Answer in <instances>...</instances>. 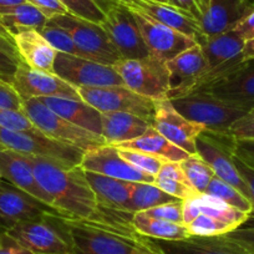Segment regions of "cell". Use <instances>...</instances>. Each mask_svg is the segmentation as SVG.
I'll use <instances>...</instances> for the list:
<instances>
[{
    "label": "cell",
    "mask_w": 254,
    "mask_h": 254,
    "mask_svg": "<svg viewBox=\"0 0 254 254\" xmlns=\"http://www.w3.org/2000/svg\"><path fill=\"white\" fill-rule=\"evenodd\" d=\"M0 148H9L31 157L48 161L63 168L81 165L85 151L49 137L41 131L16 132L0 128Z\"/></svg>",
    "instance_id": "obj_3"
},
{
    "label": "cell",
    "mask_w": 254,
    "mask_h": 254,
    "mask_svg": "<svg viewBox=\"0 0 254 254\" xmlns=\"http://www.w3.org/2000/svg\"><path fill=\"white\" fill-rule=\"evenodd\" d=\"M143 212L148 214V216L155 217V218L183 224V201H181V199L168 202V203L153 207V208H150Z\"/></svg>",
    "instance_id": "obj_42"
},
{
    "label": "cell",
    "mask_w": 254,
    "mask_h": 254,
    "mask_svg": "<svg viewBox=\"0 0 254 254\" xmlns=\"http://www.w3.org/2000/svg\"><path fill=\"white\" fill-rule=\"evenodd\" d=\"M49 19L30 3L0 8V28L10 36L25 30L41 31Z\"/></svg>",
    "instance_id": "obj_30"
},
{
    "label": "cell",
    "mask_w": 254,
    "mask_h": 254,
    "mask_svg": "<svg viewBox=\"0 0 254 254\" xmlns=\"http://www.w3.org/2000/svg\"><path fill=\"white\" fill-rule=\"evenodd\" d=\"M46 107L65 120L85 130L101 135V112L82 99L69 97H39Z\"/></svg>",
    "instance_id": "obj_25"
},
{
    "label": "cell",
    "mask_w": 254,
    "mask_h": 254,
    "mask_svg": "<svg viewBox=\"0 0 254 254\" xmlns=\"http://www.w3.org/2000/svg\"><path fill=\"white\" fill-rule=\"evenodd\" d=\"M233 153L244 165L254 170V140H234Z\"/></svg>",
    "instance_id": "obj_49"
},
{
    "label": "cell",
    "mask_w": 254,
    "mask_h": 254,
    "mask_svg": "<svg viewBox=\"0 0 254 254\" xmlns=\"http://www.w3.org/2000/svg\"><path fill=\"white\" fill-rule=\"evenodd\" d=\"M26 1L38 8L48 19L69 13L66 6L64 5L60 0H26Z\"/></svg>",
    "instance_id": "obj_48"
},
{
    "label": "cell",
    "mask_w": 254,
    "mask_h": 254,
    "mask_svg": "<svg viewBox=\"0 0 254 254\" xmlns=\"http://www.w3.org/2000/svg\"><path fill=\"white\" fill-rule=\"evenodd\" d=\"M152 241L162 254H251L224 236H190L180 241Z\"/></svg>",
    "instance_id": "obj_23"
},
{
    "label": "cell",
    "mask_w": 254,
    "mask_h": 254,
    "mask_svg": "<svg viewBox=\"0 0 254 254\" xmlns=\"http://www.w3.org/2000/svg\"><path fill=\"white\" fill-rule=\"evenodd\" d=\"M196 203L198 207L199 214H206V216L226 222L229 226L233 227V229L246 223L251 217V214L244 213V212L229 206L218 197L207 193H199L198 196H196Z\"/></svg>",
    "instance_id": "obj_33"
},
{
    "label": "cell",
    "mask_w": 254,
    "mask_h": 254,
    "mask_svg": "<svg viewBox=\"0 0 254 254\" xmlns=\"http://www.w3.org/2000/svg\"><path fill=\"white\" fill-rule=\"evenodd\" d=\"M187 227L190 236L201 237H212V236H223L228 232L233 231V227L229 226L226 222H222L213 217L199 214L193 222H190Z\"/></svg>",
    "instance_id": "obj_38"
},
{
    "label": "cell",
    "mask_w": 254,
    "mask_h": 254,
    "mask_svg": "<svg viewBox=\"0 0 254 254\" xmlns=\"http://www.w3.org/2000/svg\"><path fill=\"white\" fill-rule=\"evenodd\" d=\"M132 226L138 234L151 239L163 241H180L190 237L185 224L173 223L155 218L145 212H136L132 216Z\"/></svg>",
    "instance_id": "obj_31"
},
{
    "label": "cell",
    "mask_w": 254,
    "mask_h": 254,
    "mask_svg": "<svg viewBox=\"0 0 254 254\" xmlns=\"http://www.w3.org/2000/svg\"><path fill=\"white\" fill-rule=\"evenodd\" d=\"M166 3L173 8L178 9V10L183 11V13L188 14L199 23V20L208 8L209 0H166Z\"/></svg>",
    "instance_id": "obj_44"
},
{
    "label": "cell",
    "mask_w": 254,
    "mask_h": 254,
    "mask_svg": "<svg viewBox=\"0 0 254 254\" xmlns=\"http://www.w3.org/2000/svg\"><path fill=\"white\" fill-rule=\"evenodd\" d=\"M232 30L236 31L244 41L254 39V8L249 10Z\"/></svg>",
    "instance_id": "obj_50"
},
{
    "label": "cell",
    "mask_w": 254,
    "mask_h": 254,
    "mask_svg": "<svg viewBox=\"0 0 254 254\" xmlns=\"http://www.w3.org/2000/svg\"><path fill=\"white\" fill-rule=\"evenodd\" d=\"M44 38L50 43V45L55 49L58 53L69 54V55L79 56V58H85L81 51L77 49L76 44L72 40L71 35L63 28L54 25L49 23L45 25V28L40 31ZM86 59V58H85Z\"/></svg>",
    "instance_id": "obj_37"
},
{
    "label": "cell",
    "mask_w": 254,
    "mask_h": 254,
    "mask_svg": "<svg viewBox=\"0 0 254 254\" xmlns=\"http://www.w3.org/2000/svg\"><path fill=\"white\" fill-rule=\"evenodd\" d=\"M223 236L229 241L241 246L248 253L254 254V226L243 227L242 224L241 227L223 234Z\"/></svg>",
    "instance_id": "obj_45"
},
{
    "label": "cell",
    "mask_w": 254,
    "mask_h": 254,
    "mask_svg": "<svg viewBox=\"0 0 254 254\" xmlns=\"http://www.w3.org/2000/svg\"><path fill=\"white\" fill-rule=\"evenodd\" d=\"M204 193L218 197L222 201L226 202L227 204L239 209V211L244 212V213H253V206H252L251 201H248V199H247L238 190H236L233 186L228 185V183L222 181L221 178H218L217 176H214V177L212 178V181L209 182L208 187H207Z\"/></svg>",
    "instance_id": "obj_36"
},
{
    "label": "cell",
    "mask_w": 254,
    "mask_h": 254,
    "mask_svg": "<svg viewBox=\"0 0 254 254\" xmlns=\"http://www.w3.org/2000/svg\"><path fill=\"white\" fill-rule=\"evenodd\" d=\"M0 178L50 206L48 196L36 181L29 156L9 148H0Z\"/></svg>",
    "instance_id": "obj_22"
},
{
    "label": "cell",
    "mask_w": 254,
    "mask_h": 254,
    "mask_svg": "<svg viewBox=\"0 0 254 254\" xmlns=\"http://www.w3.org/2000/svg\"><path fill=\"white\" fill-rule=\"evenodd\" d=\"M54 74L75 87L125 86L122 77L110 65L64 53L56 54Z\"/></svg>",
    "instance_id": "obj_13"
},
{
    "label": "cell",
    "mask_w": 254,
    "mask_h": 254,
    "mask_svg": "<svg viewBox=\"0 0 254 254\" xmlns=\"http://www.w3.org/2000/svg\"><path fill=\"white\" fill-rule=\"evenodd\" d=\"M60 1L66 6L69 13L72 15L99 25L104 21V11L95 3V0H60Z\"/></svg>",
    "instance_id": "obj_40"
},
{
    "label": "cell",
    "mask_w": 254,
    "mask_h": 254,
    "mask_svg": "<svg viewBox=\"0 0 254 254\" xmlns=\"http://www.w3.org/2000/svg\"><path fill=\"white\" fill-rule=\"evenodd\" d=\"M48 21L66 30L71 35L77 49L89 60L112 66L121 59L119 51L99 24L91 23L70 13L55 15Z\"/></svg>",
    "instance_id": "obj_8"
},
{
    "label": "cell",
    "mask_w": 254,
    "mask_h": 254,
    "mask_svg": "<svg viewBox=\"0 0 254 254\" xmlns=\"http://www.w3.org/2000/svg\"><path fill=\"white\" fill-rule=\"evenodd\" d=\"M150 122L127 112H101V136L106 145L116 146L119 143L132 141L140 137Z\"/></svg>",
    "instance_id": "obj_27"
},
{
    "label": "cell",
    "mask_w": 254,
    "mask_h": 254,
    "mask_svg": "<svg viewBox=\"0 0 254 254\" xmlns=\"http://www.w3.org/2000/svg\"><path fill=\"white\" fill-rule=\"evenodd\" d=\"M21 110L39 131L59 142L74 146L85 152L106 145V141L101 135H96V133L85 130L82 127L71 124L64 117H61L60 115L51 111L38 99L23 101Z\"/></svg>",
    "instance_id": "obj_4"
},
{
    "label": "cell",
    "mask_w": 254,
    "mask_h": 254,
    "mask_svg": "<svg viewBox=\"0 0 254 254\" xmlns=\"http://www.w3.org/2000/svg\"><path fill=\"white\" fill-rule=\"evenodd\" d=\"M178 198L166 193L155 183L146 182H133L132 193H131L130 204L127 211L131 213L143 212L153 207L168 203V202L177 201Z\"/></svg>",
    "instance_id": "obj_34"
},
{
    "label": "cell",
    "mask_w": 254,
    "mask_h": 254,
    "mask_svg": "<svg viewBox=\"0 0 254 254\" xmlns=\"http://www.w3.org/2000/svg\"><path fill=\"white\" fill-rule=\"evenodd\" d=\"M28 3L26 0H0V8L1 6H11V5H18V4Z\"/></svg>",
    "instance_id": "obj_55"
},
{
    "label": "cell",
    "mask_w": 254,
    "mask_h": 254,
    "mask_svg": "<svg viewBox=\"0 0 254 254\" xmlns=\"http://www.w3.org/2000/svg\"><path fill=\"white\" fill-rule=\"evenodd\" d=\"M170 76L168 100L180 99L196 91L204 75L208 72V63L201 46H192L166 63Z\"/></svg>",
    "instance_id": "obj_18"
},
{
    "label": "cell",
    "mask_w": 254,
    "mask_h": 254,
    "mask_svg": "<svg viewBox=\"0 0 254 254\" xmlns=\"http://www.w3.org/2000/svg\"><path fill=\"white\" fill-rule=\"evenodd\" d=\"M23 101L39 97L81 99L77 89L54 72L36 70L20 61L11 84Z\"/></svg>",
    "instance_id": "obj_17"
},
{
    "label": "cell",
    "mask_w": 254,
    "mask_h": 254,
    "mask_svg": "<svg viewBox=\"0 0 254 254\" xmlns=\"http://www.w3.org/2000/svg\"><path fill=\"white\" fill-rule=\"evenodd\" d=\"M155 183L157 187L165 190L166 193L176 197V198L185 201L198 196V192L190 185L188 178L186 177L180 162H171L166 161L161 167L158 175L155 177Z\"/></svg>",
    "instance_id": "obj_32"
},
{
    "label": "cell",
    "mask_w": 254,
    "mask_h": 254,
    "mask_svg": "<svg viewBox=\"0 0 254 254\" xmlns=\"http://www.w3.org/2000/svg\"><path fill=\"white\" fill-rule=\"evenodd\" d=\"M117 150H119L120 156L130 165L138 168L142 172L153 176V177L158 175L161 167L166 162V160H163V158L156 157V156L148 155V153L141 152V151L122 150V148H117Z\"/></svg>",
    "instance_id": "obj_39"
},
{
    "label": "cell",
    "mask_w": 254,
    "mask_h": 254,
    "mask_svg": "<svg viewBox=\"0 0 254 254\" xmlns=\"http://www.w3.org/2000/svg\"><path fill=\"white\" fill-rule=\"evenodd\" d=\"M0 109H23V100L19 97L14 87L10 84L1 81V80H0Z\"/></svg>",
    "instance_id": "obj_46"
},
{
    "label": "cell",
    "mask_w": 254,
    "mask_h": 254,
    "mask_svg": "<svg viewBox=\"0 0 254 254\" xmlns=\"http://www.w3.org/2000/svg\"><path fill=\"white\" fill-rule=\"evenodd\" d=\"M157 1H161V3H166V0H157ZM167 4V3H166Z\"/></svg>",
    "instance_id": "obj_56"
},
{
    "label": "cell",
    "mask_w": 254,
    "mask_h": 254,
    "mask_svg": "<svg viewBox=\"0 0 254 254\" xmlns=\"http://www.w3.org/2000/svg\"><path fill=\"white\" fill-rule=\"evenodd\" d=\"M80 97L100 112H127L153 126L156 101L126 86L76 87Z\"/></svg>",
    "instance_id": "obj_9"
},
{
    "label": "cell",
    "mask_w": 254,
    "mask_h": 254,
    "mask_svg": "<svg viewBox=\"0 0 254 254\" xmlns=\"http://www.w3.org/2000/svg\"><path fill=\"white\" fill-rule=\"evenodd\" d=\"M186 177L198 193H204L212 178L216 176L211 166L198 155H190L180 162Z\"/></svg>",
    "instance_id": "obj_35"
},
{
    "label": "cell",
    "mask_w": 254,
    "mask_h": 254,
    "mask_svg": "<svg viewBox=\"0 0 254 254\" xmlns=\"http://www.w3.org/2000/svg\"><path fill=\"white\" fill-rule=\"evenodd\" d=\"M105 19L100 26L105 30L121 59H143L150 56L133 15L120 6L101 8Z\"/></svg>",
    "instance_id": "obj_14"
},
{
    "label": "cell",
    "mask_w": 254,
    "mask_h": 254,
    "mask_svg": "<svg viewBox=\"0 0 254 254\" xmlns=\"http://www.w3.org/2000/svg\"><path fill=\"white\" fill-rule=\"evenodd\" d=\"M29 157L39 186L61 218L85 222L127 236H141L132 226L133 213L100 206L81 166L63 168L40 158Z\"/></svg>",
    "instance_id": "obj_1"
},
{
    "label": "cell",
    "mask_w": 254,
    "mask_h": 254,
    "mask_svg": "<svg viewBox=\"0 0 254 254\" xmlns=\"http://www.w3.org/2000/svg\"><path fill=\"white\" fill-rule=\"evenodd\" d=\"M82 170L87 172L100 173L112 178L128 181V182L153 183L155 177L133 167L120 156L115 146L104 145L86 151L82 157Z\"/></svg>",
    "instance_id": "obj_21"
},
{
    "label": "cell",
    "mask_w": 254,
    "mask_h": 254,
    "mask_svg": "<svg viewBox=\"0 0 254 254\" xmlns=\"http://www.w3.org/2000/svg\"><path fill=\"white\" fill-rule=\"evenodd\" d=\"M234 162H236V167L238 170L239 175L242 176L243 181L246 182V185L248 186L249 192H251L252 197V204H253V212H254V170L253 168L248 167L247 165H244L242 161H239L238 158L234 156Z\"/></svg>",
    "instance_id": "obj_52"
},
{
    "label": "cell",
    "mask_w": 254,
    "mask_h": 254,
    "mask_svg": "<svg viewBox=\"0 0 254 254\" xmlns=\"http://www.w3.org/2000/svg\"><path fill=\"white\" fill-rule=\"evenodd\" d=\"M92 190L96 194L100 206L120 211H127L132 193L133 182L112 178L109 176L85 171Z\"/></svg>",
    "instance_id": "obj_28"
},
{
    "label": "cell",
    "mask_w": 254,
    "mask_h": 254,
    "mask_svg": "<svg viewBox=\"0 0 254 254\" xmlns=\"http://www.w3.org/2000/svg\"><path fill=\"white\" fill-rule=\"evenodd\" d=\"M228 135L234 140H254V109L247 111L229 127Z\"/></svg>",
    "instance_id": "obj_43"
},
{
    "label": "cell",
    "mask_w": 254,
    "mask_h": 254,
    "mask_svg": "<svg viewBox=\"0 0 254 254\" xmlns=\"http://www.w3.org/2000/svg\"><path fill=\"white\" fill-rule=\"evenodd\" d=\"M242 55H243L244 61L254 60V39H252V40H248V41H244Z\"/></svg>",
    "instance_id": "obj_54"
},
{
    "label": "cell",
    "mask_w": 254,
    "mask_h": 254,
    "mask_svg": "<svg viewBox=\"0 0 254 254\" xmlns=\"http://www.w3.org/2000/svg\"><path fill=\"white\" fill-rule=\"evenodd\" d=\"M115 147L122 148V150L141 151V152L148 153V155L156 156V157L163 158V160L171 161V162H181L190 156L185 150L173 145L167 138L163 137L153 126L148 127L140 137L132 141L119 143Z\"/></svg>",
    "instance_id": "obj_29"
},
{
    "label": "cell",
    "mask_w": 254,
    "mask_h": 254,
    "mask_svg": "<svg viewBox=\"0 0 254 254\" xmlns=\"http://www.w3.org/2000/svg\"><path fill=\"white\" fill-rule=\"evenodd\" d=\"M233 146L234 138L228 133L203 130L196 138L197 155L211 166L217 177L233 186L252 203L248 186L246 185L236 167Z\"/></svg>",
    "instance_id": "obj_10"
},
{
    "label": "cell",
    "mask_w": 254,
    "mask_h": 254,
    "mask_svg": "<svg viewBox=\"0 0 254 254\" xmlns=\"http://www.w3.org/2000/svg\"><path fill=\"white\" fill-rule=\"evenodd\" d=\"M131 14L140 29L150 55L163 63H167L183 51L197 45L194 39L190 38L172 26H168L141 14Z\"/></svg>",
    "instance_id": "obj_16"
},
{
    "label": "cell",
    "mask_w": 254,
    "mask_h": 254,
    "mask_svg": "<svg viewBox=\"0 0 254 254\" xmlns=\"http://www.w3.org/2000/svg\"><path fill=\"white\" fill-rule=\"evenodd\" d=\"M63 219L74 254H162L151 238L127 236L80 221Z\"/></svg>",
    "instance_id": "obj_2"
},
{
    "label": "cell",
    "mask_w": 254,
    "mask_h": 254,
    "mask_svg": "<svg viewBox=\"0 0 254 254\" xmlns=\"http://www.w3.org/2000/svg\"><path fill=\"white\" fill-rule=\"evenodd\" d=\"M0 181H1V178H0Z\"/></svg>",
    "instance_id": "obj_57"
},
{
    "label": "cell",
    "mask_w": 254,
    "mask_h": 254,
    "mask_svg": "<svg viewBox=\"0 0 254 254\" xmlns=\"http://www.w3.org/2000/svg\"><path fill=\"white\" fill-rule=\"evenodd\" d=\"M0 50L5 51L6 54L11 55L13 58H16L20 60L15 45L13 43V39H11V36L3 28H0Z\"/></svg>",
    "instance_id": "obj_53"
},
{
    "label": "cell",
    "mask_w": 254,
    "mask_h": 254,
    "mask_svg": "<svg viewBox=\"0 0 254 254\" xmlns=\"http://www.w3.org/2000/svg\"><path fill=\"white\" fill-rule=\"evenodd\" d=\"M95 3L100 8H104L105 5H115L126 9L131 13L152 18L194 39L197 44L206 38V35L202 33L198 21L194 20L188 14L157 0H95Z\"/></svg>",
    "instance_id": "obj_15"
},
{
    "label": "cell",
    "mask_w": 254,
    "mask_h": 254,
    "mask_svg": "<svg viewBox=\"0 0 254 254\" xmlns=\"http://www.w3.org/2000/svg\"><path fill=\"white\" fill-rule=\"evenodd\" d=\"M0 128L16 132H36L39 131L23 110L0 109Z\"/></svg>",
    "instance_id": "obj_41"
},
{
    "label": "cell",
    "mask_w": 254,
    "mask_h": 254,
    "mask_svg": "<svg viewBox=\"0 0 254 254\" xmlns=\"http://www.w3.org/2000/svg\"><path fill=\"white\" fill-rule=\"evenodd\" d=\"M20 60L28 66L43 71L54 72V63L58 51L38 30H25L11 36Z\"/></svg>",
    "instance_id": "obj_24"
},
{
    "label": "cell",
    "mask_w": 254,
    "mask_h": 254,
    "mask_svg": "<svg viewBox=\"0 0 254 254\" xmlns=\"http://www.w3.org/2000/svg\"><path fill=\"white\" fill-rule=\"evenodd\" d=\"M243 111L254 109V60L243 61L218 81L201 90Z\"/></svg>",
    "instance_id": "obj_20"
},
{
    "label": "cell",
    "mask_w": 254,
    "mask_h": 254,
    "mask_svg": "<svg viewBox=\"0 0 254 254\" xmlns=\"http://www.w3.org/2000/svg\"><path fill=\"white\" fill-rule=\"evenodd\" d=\"M49 216L61 218L59 211L51 206L6 181H0V234L20 222L40 221Z\"/></svg>",
    "instance_id": "obj_12"
},
{
    "label": "cell",
    "mask_w": 254,
    "mask_h": 254,
    "mask_svg": "<svg viewBox=\"0 0 254 254\" xmlns=\"http://www.w3.org/2000/svg\"><path fill=\"white\" fill-rule=\"evenodd\" d=\"M175 109L187 120L202 125L204 130L218 133H228L229 127L246 111L231 106L203 91L188 94L180 99L171 100Z\"/></svg>",
    "instance_id": "obj_5"
},
{
    "label": "cell",
    "mask_w": 254,
    "mask_h": 254,
    "mask_svg": "<svg viewBox=\"0 0 254 254\" xmlns=\"http://www.w3.org/2000/svg\"><path fill=\"white\" fill-rule=\"evenodd\" d=\"M125 86L137 94L160 101L168 99L170 76L166 63L147 56L143 59H120L112 65Z\"/></svg>",
    "instance_id": "obj_7"
},
{
    "label": "cell",
    "mask_w": 254,
    "mask_h": 254,
    "mask_svg": "<svg viewBox=\"0 0 254 254\" xmlns=\"http://www.w3.org/2000/svg\"><path fill=\"white\" fill-rule=\"evenodd\" d=\"M6 233L33 254H74L66 227L59 217L20 222Z\"/></svg>",
    "instance_id": "obj_6"
},
{
    "label": "cell",
    "mask_w": 254,
    "mask_h": 254,
    "mask_svg": "<svg viewBox=\"0 0 254 254\" xmlns=\"http://www.w3.org/2000/svg\"><path fill=\"white\" fill-rule=\"evenodd\" d=\"M198 45L203 51L209 70L196 91H201L208 85L221 80L244 61L242 55L244 40L234 30L206 36Z\"/></svg>",
    "instance_id": "obj_11"
},
{
    "label": "cell",
    "mask_w": 254,
    "mask_h": 254,
    "mask_svg": "<svg viewBox=\"0 0 254 254\" xmlns=\"http://www.w3.org/2000/svg\"><path fill=\"white\" fill-rule=\"evenodd\" d=\"M20 61L19 59L6 54L5 51L0 50V80L6 84H13Z\"/></svg>",
    "instance_id": "obj_47"
},
{
    "label": "cell",
    "mask_w": 254,
    "mask_h": 254,
    "mask_svg": "<svg viewBox=\"0 0 254 254\" xmlns=\"http://www.w3.org/2000/svg\"><path fill=\"white\" fill-rule=\"evenodd\" d=\"M252 9L242 0H209L208 8L199 20L202 33L206 36L217 35L232 30Z\"/></svg>",
    "instance_id": "obj_26"
},
{
    "label": "cell",
    "mask_w": 254,
    "mask_h": 254,
    "mask_svg": "<svg viewBox=\"0 0 254 254\" xmlns=\"http://www.w3.org/2000/svg\"><path fill=\"white\" fill-rule=\"evenodd\" d=\"M153 127L173 145L178 146L190 155H197L196 138L204 130V127L181 115L171 100L156 101Z\"/></svg>",
    "instance_id": "obj_19"
},
{
    "label": "cell",
    "mask_w": 254,
    "mask_h": 254,
    "mask_svg": "<svg viewBox=\"0 0 254 254\" xmlns=\"http://www.w3.org/2000/svg\"><path fill=\"white\" fill-rule=\"evenodd\" d=\"M0 254H33L21 247L8 233L0 234Z\"/></svg>",
    "instance_id": "obj_51"
}]
</instances>
